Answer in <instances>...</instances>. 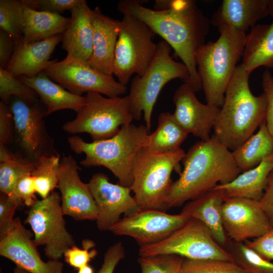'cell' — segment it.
I'll return each instance as SVG.
<instances>
[{"mask_svg":"<svg viewBox=\"0 0 273 273\" xmlns=\"http://www.w3.org/2000/svg\"><path fill=\"white\" fill-rule=\"evenodd\" d=\"M244 243L263 258L269 261L273 260V227L263 235Z\"/></svg>","mask_w":273,"mask_h":273,"instance_id":"7bdbcfd3","label":"cell"},{"mask_svg":"<svg viewBox=\"0 0 273 273\" xmlns=\"http://www.w3.org/2000/svg\"><path fill=\"white\" fill-rule=\"evenodd\" d=\"M184 258L176 255L141 257L138 259L142 273H179Z\"/></svg>","mask_w":273,"mask_h":273,"instance_id":"8d00e7d4","label":"cell"},{"mask_svg":"<svg viewBox=\"0 0 273 273\" xmlns=\"http://www.w3.org/2000/svg\"><path fill=\"white\" fill-rule=\"evenodd\" d=\"M77 273H94L93 268L88 264L78 269Z\"/></svg>","mask_w":273,"mask_h":273,"instance_id":"c3c4849f","label":"cell"},{"mask_svg":"<svg viewBox=\"0 0 273 273\" xmlns=\"http://www.w3.org/2000/svg\"><path fill=\"white\" fill-rule=\"evenodd\" d=\"M228 251L234 261L249 273H273V263L248 248L245 243L234 242Z\"/></svg>","mask_w":273,"mask_h":273,"instance_id":"d6a6232c","label":"cell"},{"mask_svg":"<svg viewBox=\"0 0 273 273\" xmlns=\"http://www.w3.org/2000/svg\"><path fill=\"white\" fill-rule=\"evenodd\" d=\"M225 198L223 190L214 188L188 202L180 212L203 223L216 242L223 248L230 246L222 220V208Z\"/></svg>","mask_w":273,"mask_h":273,"instance_id":"603a6c76","label":"cell"},{"mask_svg":"<svg viewBox=\"0 0 273 273\" xmlns=\"http://www.w3.org/2000/svg\"><path fill=\"white\" fill-rule=\"evenodd\" d=\"M13 273H29L28 271L22 269L21 268L16 266L14 267Z\"/></svg>","mask_w":273,"mask_h":273,"instance_id":"f907efd6","label":"cell"},{"mask_svg":"<svg viewBox=\"0 0 273 273\" xmlns=\"http://www.w3.org/2000/svg\"><path fill=\"white\" fill-rule=\"evenodd\" d=\"M60 194L52 192L46 198L37 200L30 207L25 223L30 225L36 246H44L49 260L59 259L69 248L75 245L66 228Z\"/></svg>","mask_w":273,"mask_h":273,"instance_id":"8fae6325","label":"cell"},{"mask_svg":"<svg viewBox=\"0 0 273 273\" xmlns=\"http://www.w3.org/2000/svg\"><path fill=\"white\" fill-rule=\"evenodd\" d=\"M62 35L54 36L44 40L29 42L23 36L15 42L11 60L5 69L16 77L36 76L54 61L50 58L57 44L62 41Z\"/></svg>","mask_w":273,"mask_h":273,"instance_id":"ffe728a7","label":"cell"},{"mask_svg":"<svg viewBox=\"0 0 273 273\" xmlns=\"http://www.w3.org/2000/svg\"><path fill=\"white\" fill-rule=\"evenodd\" d=\"M60 156H43L36 162L31 175L36 193L42 199L47 198L58 187Z\"/></svg>","mask_w":273,"mask_h":273,"instance_id":"1f68e13d","label":"cell"},{"mask_svg":"<svg viewBox=\"0 0 273 273\" xmlns=\"http://www.w3.org/2000/svg\"><path fill=\"white\" fill-rule=\"evenodd\" d=\"M43 72L64 88L78 96L96 92L113 98L124 95L127 91L126 86L116 81L113 75L99 71L86 61L67 56L59 62L54 60Z\"/></svg>","mask_w":273,"mask_h":273,"instance_id":"4fadbf2b","label":"cell"},{"mask_svg":"<svg viewBox=\"0 0 273 273\" xmlns=\"http://www.w3.org/2000/svg\"><path fill=\"white\" fill-rule=\"evenodd\" d=\"M13 97L28 100H39L37 94L30 87L15 77L5 68L0 67V97L9 105Z\"/></svg>","mask_w":273,"mask_h":273,"instance_id":"e575fe53","label":"cell"},{"mask_svg":"<svg viewBox=\"0 0 273 273\" xmlns=\"http://www.w3.org/2000/svg\"><path fill=\"white\" fill-rule=\"evenodd\" d=\"M261 85L267 99L266 125L273 136V75L268 69L262 75Z\"/></svg>","mask_w":273,"mask_h":273,"instance_id":"f6af8a7d","label":"cell"},{"mask_svg":"<svg viewBox=\"0 0 273 273\" xmlns=\"http://www.w3.org/2000/svg\"><path fill=\"white\" fill-rule=\"evenodd\" d=\"M76 161L69 155L61 159L58 188L64 215L76 220H96L98 209L87 184L80 179Z\"/></svg>","mask_w":273,"mask_h":273,"instance_id":"e0dca14e","label":"cell"},{"mask_svg":"<svg viewBox=\"0 0 273 273\" xmlns=\"http://www.w3.org/2000/svg\"><path fill=\"white\" fill-rule=\"evenodd\" d=\"M24 5L21 1H0V29L17 41L22 37Z\"/></svg>","mask_w":273,"mask_h":273,"instance_id":"836d02e7","label":"cell"},{"mask_svg":"<svg viewBox=\"0 0 273 273\" xmlns=\"http://www.w3.org/2000/svg\"><path fill=\"white\" fill-rule=\"evenodd\" d=\"M34 243L30 232L15 218L13 229L0 239V255L16 266L29 273H64V264L60 260L43 261Z\"/></svg>","mask_w":273,"mask_h":273,"instance_id":"ac0fdd59","label":"cell"},{"mask_svg":"<svg viewBox=\"0 0 273 273\" xmlns=\"http://www.w3.org/2000/svg\"><path fill=\"white\" fill-rule=\"evenodd\" d=\"M85 97V104L76 113V117L63 125L66 133H87L93 141L106 140L114 136L120 126L131 123L134 119L128 95L110 98L88 92Z\"/></svg>","mask_w":273,"mask_h":273,"instance_id":"ba28073f","label":"cell"},{"mask_svg":"<svg viewBox=\"0 0 273 273\" xmlns=\"http://www.w3.org/2000/svg\"><path fill=\"white\" fill-rule=\"evenodd\" d=\"M88 185L97 207L96 221L100 231H110L121 214L127 216L141 210L131 196L130 188L110 183L103 173L94 174Z\"/></svg>","mask_w":273,"mask_h":273,"instance_id":"2e32d148","label":"cell"},{"mask_svg":"<svg viewBox=\"0 0 273 273\" xmlns=\"http://www.w3.org/2000/svg\"><path fill=\"white\" fill-rule=\"evenodd\" d=\"M184 168L172 181L165 199L167 209L179 207L219 185L233 180L241 172L232 152L213 134L190 148L183 159Z\"/></svg>","mask_w":273,"mask_h":273,"instance_id":"7a4b0ae2","label":"cell"},{"mask_svg":"<svg viewBox=\"0 0 273 273\" xmlns=\"http://www.w3.org/2000/svg\"><path fill=\"white\" fill-rule=\"evenodd\" d=\"M222 220L228 238L236 243L259 237L272 228L259 201L244 197L225 198Z\"/></svg>","mask_w":273,"mask_h":273,"instance_id":"9a60e30c","label":"cell"},{"mask_svg":"<svg viewBox=\"0 0 273 273\" xmlns=\"http://www.w3.org/2000/svg\"><path fill=\"white\" fill-rule=\"evenodd\" d=\"M190 218L181 212L170 214L156 209L141 210L121 219L110 231L115 235L130 237L140 246L148 245L167 238Z\"/></svg>","mask_w":273,"mask_h":273,"instance_id":"5bb4252c","label":"cell"},{"mask_svg":"<svg viewBox=\"0 0 273 273\" xmlns=\"http://www.w3.org/2000/svg\"><path fill=\"white\" fill-rule=\"evenodd\" d=\"M148 132L145 125L129 123L122 125L109 139L88 143L73 135L68 138L67 143L75 153L85 154L81 165L88 168L104 166L118 178L120 185L130 188L133 163L144 147Z\"/></svg>","mask_w":273,"mask_h":273,"instance_id":"277c9868","label":"cell"},{"mask_svg":"<svg viewBox=\"0 0 273 273\" xmlns=\"http://www.w3.org/2000/svg\"><path fill=\"white\" fill-rule=\"evenodd\" d=\"M15 41L5 31L0 29V67L6 69L13 54Z\"/></svg>","mask_w":273,"mask_h":273,"instance_id":"bcb514c9","label":"cell"},{"mask_svg":"<svg viewBox=\"0 0 273 273\" xmlns=\"http://www.w3.org/2000/svg\"><path fill=\"white\" fill-rule=\"evenodd\" d=\"M269 16L267 0H223L212 15L211 24L245 32Z\"/></svg>","mask_w":273,"mask_h":273,"instance_id":"cb8c5ba5","label":"cell"},{"mask_svg":"<svg viewBox=\"0 0 273 273\" xmlns=\"http://www.w3.org/2000/svg\"><path fill=\"white\" fill-rule=\"evenodd\" d=\"M171 47L164 40L158 43L156 55L145 73L131 80L128 95L133 119L139 120L143 114L149 132L154 105L162 88L170 81L180 79L188 83L190 74L186 66L170 56Z\"/></svg>","mask_w":273,"mask_h":273,"instance_id":"52a82bcc","label":"cell"},{"mask_svg":"<svg viewBox=\"0 0 273 273\" xmlns=\"http://www.w3.org/2000/svg\"><path fill=\"white\" fill-rule=\"evenodd\" d=\"M269 16L273 18V0H267Z\"/></svg>","mask_w":273,"mask_h":273,"instance_id":"681fc988","label":"cell"},{"mask_svg":"<svg viewBox=\"0 0 273 273\" xmlns=\"http://www.w3.org/2000/svg\"><path fill=\"white\" fill-rule=\"evenodd\" d=\"M234 160L242 172L259 165L273 153V136L269 132L265 121L258 131L232 152Z\"/></svg>","mask_w":273,"mask_h":273,"instance_id":"f546056e","label":"cell"},{"mask_svg":"<svg viewBox=\"0 0 273 273\" xmlns=\"http://www.w3.org/2000/svg\"><path fill=\"white\" fill-rule=\"evenodd\" d=\"M242 60L243 68L250 73L261 66L273 68V21L251 29L246 35Z\"/></svg>","mask_w":273,"mask_h":273,"instance_id":"484cf974","label":"cell"},{"mask_svg":"<svg viewBox=\"0 0 273 273\" xmlns=\"http://www.w3.org/2000/svg\"><path fill=\"white\" fill-rule=\"evenodd\" d=\"M82 249L74 245L68 249L64 254V260L70 266L78 269L88 265L89 262L97 255L96 249L88 250L95 246L94 243L89 240L82 241Z\"/></svg>","mask_w":273,"mask_h":273,"instance_id":"f35d334b","label":"cell"},{"mask_svg":"<svg viewBox=\"0 0 273 273\" xmlns=\"http://www.w3.org/2000/svg\"><path fill=\"white\" fill-rule=\"evenodd\" d=\"M35 162L21 154H13L8 147L0 146V192L11 195L16 181L23 175L31 173Z\"/></svg>","mask_w":273,"mask_h":273,"instance_id":"4dcf8cb0","label":"cell"},{"mask_svg":"<svg viewBox=\"0 0 273 273\" xmlns=\"http://www.w3.org/2000/svg\"><path fill=\"white\" fill-rule=\"evenodd\" d=\"M82 0H21L27 7L38 11L60 14L66 11H71Z\"/></svg>","mask_w":273,"mask_h":273,"instance_id":"ab89813d","label":"cell"},{"mask_svg":"<svg viewBox=\"0 0 273 273\" xmlns=\"http://www.w3.org/2000/svg\"><path fill=\"white\" fill-rule=\"evenodd\" d=\"M93 52L87 63L106 74L113 75L115 48L120 21L105 15L99 7L92 10Z\"/></svg>","mask_w":273,"mask_h":273,"instance_id":"44dd1931","label":"cell"},{"mask_svg":"<svg viewBox=\"0 0 273 273\" xmlns=\"http://www.w3.org/2000/svg\"><path fill=\"white\" fill-rule=\"evenodd\" d=\"M9 105L15 124L16 142L22 155L36 162L43 156L59 155L47 128L46 109L40 100L28 101L13 97Z\"/></svg>","mask_w":273,"mask_h":273,"instance_id":"7c38bea8","label":"cell"},{"mask_svg":"<svg viewBox=\"0 0 273 273\" xmlns=\"http://www.w3.org/2000/svg\"><path fill=\"white\" fill-rule=\"evenodd\" d=\"M36 193L31 173H28L23 175L16 181L11 195L16 197L25 205L31 207L37 200Z\"/></svg>","mask_w":273,"mask_h":273,"instance_id":"b9f144b4","label":"cell"},{"mask_svg":"<svg viewBox=\"0 0 273 273\" xmlns=\"http://www.w3.org/2000/svg\"><path fill=\"white\" fill-rule=\"evenodd\" d=\"M145 1L122 0L117 10L141 20L160 36L187 68V83L194 92L202 88L196 62L197 50L205 42L210 20L194 0H156L154 9L143 6Z\"/></svg>","mask_w":273,"mask_h":273,"instance_id":"6da1fadb","label":"cell"},{"mask_svg":"<svg viewBox=\"0 0 273 273\" xmlns=\"http://www.w3.org/2000/svg\"><path fill=\"white\" fill-rule=\"evenodd\" d=\"M15 140V124L9 105L0 102V146L8 147Z\"/></svg>","mask_w":273,"mask_h":273,"instance_id":"60d3db41","label":"cell"},{"mask_svg":"<svg viewBox=\"0 0 273 273\" xmlns=\"http://www.w3.org/2000/svg\"><path fill=\"white\" fill-rule=\"evenodd\" d=\"M220 35L197 51L196 62L207 104L220 108L237 63L242 58L246 34L228 26L217 28Z\"/></svg>","mask_w":273,"mask_h":273,"instance_id":"5b68a950","label":"cell"},{"mask_svg":"<svg viewBox=\"0 0 273 273\" xmlns=\"http://www.w3.org/2000/svg\"><path fill=\"white\" fill-rule=\"evenodd\" d=\"M259 202L273 227V169L268 176L266 187Z\"/></svg>","mask_w":273,"mask_h":273,"instance_id":"7dc6e473","label":"cell"},{"mask_svg":"<svg viewBox=\"0 0 273 273\" xmlns=\"http://www.w3.org/2000/svg\"><path fill=\"white\" fill-rule=\"evenodd\" d=\"M272 169L273 153L256 167L240 174L230 183L217 185L214 188L223 190L225 198L239 197L259 201Z\"/></svg>","mask_w":273,"mask_h":273,"instance_id":"4316f807","label":"cell"},{"mask_svg":"<svg viewBox=\"0 0 273 273\" xmlns=\"http://www.w3.org/2000/svg\"><path fill=\"white\" fill-rule=\"evenodd\" d=\"M123 16L113 74L126 86L133 74L141 76L145 73L156 55L158 43L153 40L155 33L144 22L130 15Z\"/></svg>","mask_w":273,"mask_h":273,"instance_id":"9c48e42d","label":"cell"},{"mask_svg":"<svg viewBox=\"0 0 273 273\" xmlns=\"http://www.w3.org/2000/svg\"><path fill=\"white\" fill-rule=\"evenodd\" d=\"M188 133L177 122L172 114L161 113L156 130L148 134L143 148L150 152L166 153L181 149Z\"/></svg>","mask_w":273,"mask_h":273,"instance_id":"f1b7e54d","label":"cell"},{"mask_svg":"<svg viewBox=\"0 0 273 273\" xmlns=\"http://www.w3.org/2000/svg\"><path fill=\"white\" fill-rule=\"evenodd\" d=\"M190 86L184 82L175 90L173 102L175 108L172 114L177 122L188 133L207 141L220 112V108L204 104L197 98Z\"/></svg>","mask_w":273,"mask_h":273,"instance_id":"d6986e66","label":"cell"},{"mask_svg":"<svg viewBox=\"0 0 273 273\" xmlns=\"http://www.w3.org/2000/svg\"><path fill=\"white\" fill-rule=\"evenodd\" d=\"M179 273H249L234 261L184 258Z\"/></svg>","mask_w":273,"mask_h":273,"instance_id":"d590c367","label":"cell"},{"mask_svg":"<svg viewBox=\"0 0 273 273\" xmlns=\"http://www.w3.org/2000/svg\"><path fill=\"white\" fill-rule=\"evenodd\" d=\"M22 202L15 196L0 194V239L5 237L14 228L16 209Z\"/></svg>","mask_w":273,"mask_h":273,"instance_id":"74e56055","label":"cell"},{"mask_svg":"<svg viewBox=\"0 0 273 273\" xmlns=\"http://www.w3.org/2000/svg\"><path fill=\"white\" fill-rule=\"evenodd\" d=\"M18 78L37 94L46 108L47 116L64 109L77 113L85 104V96L70 93L51 79L43 71L33 77Z\"/></svg>","mask_w":273,"mask_h":273,"instance_id":"d4e9b609","label":"cell"},{"mask_svg":"<svg viewBox=\"0 0 273 273\" xmlns=\"http://www.w3.org/2000/svg\"><path fill=\"white\" fill-rule=\"evenodd\" d=\"M185 154L182 149L166 153L144 148L139 152L133 163L130 188L141 210L167 209L165 199L172 183L171 174L177 169Z\"/></svg>","mask_w":273,"mask_h":273,"instance_id":"8992f818","label":"cell"},{"mask_svg":"<svg viewBox=\"0 0 273 273\" xmlns=\"http://www.w3.org/2000/svg\"><path fill=\"white\" fill-rule=\"evenodd\" d=\"M139 254L141 257L176 255L194 260L234 261L230 253L216 242L206 226L193 218L162 241L141 246Z\"/></svg>","mask_w":273,"mask_h":273,"instance_id":"30bf717a","label":"cell"},{"mask_svg":"<svg viewBox=\"0 0 273 273\" xmlns=\"http://www.w3.org/2000/svg\"><path fill=\"white\" fill-rule=\"evenodd\" d=\"M70 19L59 14L38 11L24 5L23 38L27 42H33L62 34Z\"/></svg>","mask_w":273,"mask_h":273,"instance_id":"83f0119b","label":"cell"},{"mask_svg":"<svg viewBox=\"0 0 273 273\" xmlns=\"http://www.w3.org/2000/svg\"><path fill=\"white\" fill-rule=\"evenodd\" d=\"M250 73L238 65L226 90L223 104L213 127L218 141L232 152L248 140L265 121L267 99L254 95Z\"/></svg>","mask_w":273,"mask_h":273,"instance_id":"3957f363","label":"cell"},{"mask_svg":"<svg viewBox=\"0 0 273 273\" xmlns=\"http://www.w3.org/2000/svg\"><path fill=\"white\" fill-rule=\"evenodd\" d=\"M125 256L124 248L121 242L111 245L104 254L103 264L97 273H113L117 265Z\"/></svg>","mask_w":273,"mask_h":273,"instance_id":"ee69618b","label":"cell"},{"mask_svg":"<svg viewBox=\"0 0 273 273\" xmlns=\"http://www.w3.org/2000/svg\"><path fill=\"white\" fill-rule=\"evenodd\" d=\"M70 12V23L62 34V48L67 56L87 62L93 49L92 10L82 0Z\"/></svg>","mask_w":273,"mask_h":273,"instance_id":"7402d4cb","label":"cell"}]
</instances>
